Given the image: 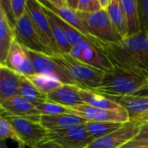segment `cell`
Wrapping results in <instances>:
<instances>
[{
  "mask_svg": "<svg viewBox=\"0 0 148 148\" xmlns=\"http://www.w3.org/2000/svg\"><path fill=\"white\" fill-rule=\"evenodd\" d=\"M105 52L114 66H117L148 78V35L140 32L111 43L94 40Z\"/></svg>",
  "mask_w": 148,
  "mask_h": 148,
  "instance_id": "cell-1",
  "label": "cell"
},
{
  "mask_svg": "<svg viewBox=\"0 0 148 148\" xmlns=\"http://www.w3.org/2000/svg\"><path fill=\"white\" fill-rule=\"evenodd\" d=\"M147 80L146 76L114 66L104 73L101 87L95 91L108 97L129 96L140 88Z\"/></svg>",
  "mask_w": 148,
  "mask_h": 148,
  "instance_id": "cell-2",
  "label": "cell"
},
{
  "mask_svg": "<svg viewBox=\"0 0 148 148\" xmlns=\"http://www.w3.org/2000/svg\"><path fill=\"white\" fill-rule=\"evenodd\" d=\"M52 57L65 69L80 88L95 91L101 87L104 71L87 65L69 54H56Z\"/></svg>",
  "mask_w": 148,
  "mask_h": 148,
  "instance_id": "cell-3",
  "label": "cell"
},
{
  "mask_svg": "<svg viewBox=\"0 0 148 148\" xmlns=\"http://www.w3.org/2000/svg\"><path fill=\"white\" fill-rule=\"evenodd\" d=\"M77 14L83 29L94 40L111 43L119 42L122 40L112 24L107 10H101L91 14L77 11Z\"/></svg>",
  "mask_w": 148,
  "mask_h": 148,
  "instance_id": "cell-4",
  "label": "cell"
},
{
  "mask_svg": "<svg viewBox=\"0 0 148 148\" xmlns=\"http://www.w3.org/2000/svg\"><path fill=\"white\" fill-rule=\"evenodd\" d=\"M15 37L16 40L27 49L42 53L49 56L55 55L54 52L44 43L37 33L27 11L25 15L16 23Z\"/></svg>",
  "mask_w": 148,
  "mask_h": 148,
  "instance_id": "cell-5",
  "label": "cell"
},
{
  "mask_svg": "<svg viewBox=\"0 0 148 148\" xmlns=\"http://www.w3.org/2000/svg\"><path fill=\"white\" fill-rule=\"evenodd\" d=\"M1 116H3L10 123L21 141L29 147L33 148L38 143L47 139L49 131L39 122H35L4 113H2Z\"/></svg>",
  "mask_w": 148,
  "mask_h": 148,
  "instance_id": "cell-6",
  "label": "cell"
},
{
  "mask_svg": "<svg viewBox=\"0 0 148 148\" xmlns=\"http://www.w3.org/2000/svg\"><path fill=\"white\" fill-rule=\"evenodd\" d=\"M69 55L75 59L104 72L114 67L105 52L94 42V40L83 42L73 47Z\"/></svg>",
  "mask_w": 148,
  "mask_h": 148,
  "instance_id": "cell-7",
  "label": "cell"
},
{
  "mask_svg": "<svg viewBox=\"0 0 148 148\" xmlns=\"http://www.w3.org/2000/svg\"><path fill=\"white\" fill-rule=\"evenodd\" d=\"M25 51L32 62L36 74L56 78L59 80L62 84H70L77 86L75 81L69 75V73L65 70V69L61 66L57 62H56L52 56L42 53L31 51L27 49H25Z\"/></svg>",
  "mask_w": 148,
  "mask_h": 148,
  "instance_id": "cell-8",
  "label": "cell"
},
{
  "mask_svg": "<svg viewBox=\"0 0 148 148\" xmlns=\"http://www.w3.org/2000/svg\"><path fill=\"white\" fill-rule=\"evenodd\" d=\"M26 11L29 16L34 27L44 42V43L54 52L58 54L56 41L54 39L51 25L46 14L44 7L39 0H27Z\"/></svg>",
  "mask_w": 148,
  "mask_h": 148,
  "instance_id": "cell-9",
  "label": "cell"
},
{
  "mask_svg": "<svg viewBox=\"0 0 148 148\" xmlns=\"http://www.w3.org/2000/svg\"><path fill=\"white\" fill-rule=\"evenodd\" d=\"M85 124L49 132L46 140H53L63 148H88L94 139L88 134Z\"/></svg>",
  "mask_w": 148,
  "mask_h": 148,
  "instance_id": "cell-10",
  "label": "cell"
},
{
  "mask_svg": "<svg viewBox=\"0 0 148 148\" xmlns=\"http://www.w3.org/2000/svg\"><path fill=\"white\" fill-rule=\"evenodd\" d=\"M71 113L76 114L88 121H101V122H117L127 123L130 121V115L125 109L109 110L95 108L88 104H82L69 108Z\"/></svg>",
  "mask_w": 148,
  "mask_h": 148,
  "instance_id": "cell-11",
  "label": "cell"
},
{
  "mask_svg": "<svg viewBox=\"0 0 148 148\" xmlns=\"http://www.w3.org/2000/svg\"><path fill=\"white\" fill-rule=\"evenodd\" d=\"M140 126L141 123L130 121L114 133L94 140L88 148H121L136 137Z\"/></svg>",
  "mask_w": 148,
  "mask_h": 148,
  "instance_id": "cell-12",
  "label": "cell"
},
{
  "mask_svg": "<svg viewBox=\"0 0 148 148\" xmlns=\"http://www.w3.org/2000/svg\"><path fill=\"white\" fill-rule=\"evenodd\" d=\"M0 107L2 110L1 113L40 123L42 114L34 105L27 101L19 95L10 97L3 102H1Z\"/></svg>",
  "mask_w": 148,
  "mask_h": 148,
  "instance_id": "cell-13",
  "label": "cell"
},
{
  "mask_svg": "<svg viewBox=\"0 0 148 148\" xmlns=\"http://www.w3.org/2000/svg\"><path fill=\"white\" fill-rule=\"evenodd\" d=\"M3 66L25 77L36 74L32 62L28 56L25 49L16 39L10 46Z\"/></svg>",
  "mask_w": 148,
  "mask_h": 148,
  "instance_id": "cell-14",
  "label": "cell"
},
{
  "mask_svg": "<svg viewBox=\"0 0 148 148\" xmlns=\"http://www.w3.org/2000/svg\"><path fill=\"white\" fill-rule=\"evenodd\" d=\"M40 3L44 7H46L49 10L54 12L56 16L61 17L62 20L69 23L75 29H76L77 30L82 32L83 35L92 39V37L89 36L88 33L86 32V30L83 29L82 22L78 16L77 11L70 9L66 4L65 0H41Z\"/></svg>",
  "mask_w": 148,
  "mask_h": 148,
  "instance_id": "cell-15",
  "label": "cell"
},
{
  "mask_svg": "<svg viewBox=\"0 0 148 148\" xmlns=\"http://www.w3.org/2000/svg\"><path fill=\"white\" fill-rule=\"evenodd\" d=\"M87 122L88 121L74 114L42 115L40 119V124L49 132L66 129Z\"/></svg>",
  "mask_w": 148,
  "mask_h": 148,
  "instance_id": "cell-16",
  "label": "cell"
},
{
  "mask_svg": "<svg viewBox=\"0 0 148 148\" xmlns=\"http://www.w3.org/2000/svg\"><path fill=\"white\" fill-rule=\"evenodd\" d=\"M79 89L80 88L75 85L62 84L51 93L48 94L47 96L49 101L70 108L83 104L79 95Z\"/></svg>",
  "mask_w": 148,
  "mask_h": 148,
  "instance_id": "cell-17",
  "label": "cell"
},
{
  "mask_svg": "<svg viewBox=\"0 0 148 148\" xmlns=\"http://www.w3.org/2000/svg\"><path fill=\"white\" fill-rule=\"evenodd\" d=\"M15 39V29L3 6L0 3V66L4 65L9 50Z\"/></svg>",
  "mask_w": 148,
  "mask_h": 148,
  "instance_id": "cell-18",
  "label": "cell"
},
{
  "mask_svg": "<svg viewBox=\"0 0 148 148\" xmlns=\"http://www.w3.org/2000/svg\"><path fill=\"white\" fill-rule=\"evenodd\" d=\"M20 75L5 66H0V103L19 95Z\"/></svg>",
  "mask_w": 148,
  "mask_h": 148,
  "instance_id": "cell-19",
  "label": "cell"
},
{
  "mask_svg": "<svg viewBox=\"0 0 148 148\" xmlns=\"http://www.w3.org/2000/svg\"><path fill=\"white\" fill-rule=\"evenodd\" d=\"M108 98L121 105L128 112L130 115V121H134L138 116L148 113V98L147 97H136L129 95Z\"/></svg>",
  "mask_w": 148,
  "mask_h": 148,
  "instance_id": "cell-20",
  "label": "cell"
},
{
  "mask_svg": "<svg viewBox=\"0 0 148 148\" xmlns=\"http://www.w3.org/2000/svg\"><path fill=\"white\" fill-rule=\"evenodd\" d=\"M79 95L83 103L95 108L109 109V110H120L123 108L121 105H119L110 98L100 93H97L96 91L94 90H87V89L80 88Z\"/></svg>",
  "mask_w": 148,
  "mask_h": 148,
  "instance_id": "cell-21",
  "label": "cell"
},
{
  "mask_svg": "<svg viewBox=\"0 0 148 148\" xmlns=\"http://www.w3.org/2000/svg\"><path fill=\"white\" fill-rule=\"evenodd\" d=\"M107 12L118 34L122 39L127 38L128 36L127 23L120 0H111V3L107 9Z\"/></svg>",
  "mask_w": 148,
  "mask_h": 148,
  "instance_id": "cell-22",
  "label": "cell"
},
{
  "mask_svg": "<svg viewBox=\"0 0 148 148\" xmlns=\"http://www.w3.org/2000/svg\"><path fill=\"white\" fill-rule=\"evenodd\" d=\"M19 95L35 107L49 101L47 95L39 90L27 77L20 76Z\"/></svg>",
  "mask_w": 148,
  "mask_h": 148,
  "instance_id": "cell-23",
  "label": "cell"
},
{
  "mask_svg": "<svg viewBox=\"0 0 148 148\" xmlns=\"http://www.w3.org/2000/svg\"><path fill=\"white\" fill-rule=\"evenodd\" d=\"M120 2L127 19L128 36H133L140 34L141 30H140L139 11H138V1L120 0Z\"/></svg>",
  "mask_w": 148,
  "mask_h": 148,
  "instance_id": "cell-24",
  "label": "cell"
},
{
  "mask_svg": "<svg viewBox=\"0 0 148 148\" xmlns=\"http://www.w3.org/2000/svg\"><path fill=\"white\" fill-rule=\"evenodd\" d=\"M45 9L48 11V13L53 17V19L56 21V23L59 25L61 29L63 31L68 42L72 46V48L78 45V44H80V43H82V42H87V41H89V40L93 41V39L88 37L85 35H83L82 32H80L79 30L75 29L73 26H71L69 23H68L67 22L62 20L58 16H56L54 12H52L51 10H49L46 7H45Z\"/></svg>",
  "mask_w": 148,
  "mask_h": 148,
  "instance_id": "cell-25",
  "label": "cell"
},
{
  "mask_svg": "<svg viewBox=\"0 0 148 148\" xmlns=\"http://www.w3.org/2000/svg\"><path fill=\"white\" fill-rule=\"evenodd\" d=\"M124 124L117 122L88 121L85 126L88 134L93 137L94 140H96L114 133V131L120 129Z\"/></svg>",
  "mask_w": 148,
  "mask_h": 148,
  "instance_id": "cell-26",
  "label": "cell"
},
{
  "mask_svg": "<svg viewBox=\"0 0 148 148\" xmlns=\"http://www.w3.org/2000/svg\"><path fill=\"white\" fill-rule=\"evenodd\" d=\"M27 0H1L0 3L3 6L4 10L15 29L16 22L21 19L26 13Z\"/></svg>",
  "mask_w": 148,
  "mask_h": 148,
  "instance_id": "cell-27",
  "label": "cell"
},
{
  "mask_svg": "<svg viewBox=\"0 0 148 148\" xmlns=\"http://www.w3.org/2000/svg\"><path fill=\"white\" fill-rule=\"evenodd\" d=\"M27 78L45 95L51 93L52 91L62 85V83L56 78L39 74H35L33 75L28 76Z\"/></svg>",
  "mask_w": 148,
  "mask_h": 148,
  "instance_id": "cell-28",
  "label": "cell"
},
{
  "mask_svg": "<svg viewBox=\"0 0 148 148\" xmlns=\"http://www.w3.org/2000/svg\"><path fill=\"white\" fill-rule=\"evenodd\" d=\"M44 10L46 11V14H47V16L49 17V23H50V25H51V29H52L54 39L56 41V47H57L58 54H69L71 49H72V46L68 42L63 31L61 29L59 25L56 23V21L53 19V17L48 13L45 7H44Z\"/></svg>",
  "mask_w": 148,
  "mask_h": 148,
  "instance_id": "cell-29",
  "label": "cell"
},
{
  "mask_svg": "<svg viewBox=\"0 0 148 148\" xmlns=\"http://www.w3.org/2000/svg\"><path fill=\"white\" fill-rule=\"evenodd\" d=\"M42 115H54L61 114H72L71 110L69 108H66L62 105L57 104L51 101H48L42 104H40L36 107Z\"/></svg>",
  "mask_w": 148,
  "mask_h": 148,
  "instance_id": "cell-30",
  "label": "cell"
},
{
  "mask_svg": "<svg viewBox=\"0 0 148 148\" xmlns=\"http://www.w3.org/2000/svg\"><path fill=\"white\" fill-rule=\"evenodd\" d=\"M6 139H10L14 141L21 143V140L17 135L16 132L10 125V123L3 117L1 116L0 118V140L1 141H4Z\"/></svg>",
  "mask_w": 148,
  "mask_h": 148,
  "instance_id": "cell-31",
  "label": "cell"
},
{
  "mask_svg": "<svg viewBox=\"0 0 148 148\" xmlns=\"http://www.w3.org/2000/svg\"><path fill=\"white\" fill-rule=\"evenodd\" d=\"M138 11L141 32L148 30V0L138 1Z\"/></svg>",
  "mask_w": 148,
  "mask_h": 148,
  "instance_id": "cell-32",
  "label": "cell"
},
{
  "mask_svg": "<svg viewBox=\"0 0 148 148\" xmlns=\"http://www.w3.org/2000/svg\"><path fill=\"white\" fill-rule=\"evenodd\" d=\"M101 10V7L99 0H79L78 12L91 14Z\"/></svg>",
  "mask_w": 148,
  "mask_h": 148,
  "instance_id": "cell-33",
  "label": "cell"
},
{
  "mask_svg": "<svg viewBox=\"0 0 148 148\" xmlns=\"http://www.w3.org/2000/svg\"><path fill=\"white\" fill-rule=\"evenodd\" d=\"M134 140L143 141V142L148 143V124H147V123L141 124L140 132L136 135V137L134 139Z\"/></svg>",
  "mask_w": 148,
  "mask_h": 148,
  "instance_id": "cell-34",
  "label": "cell"
},
{
  "mask_svg": "<svg viewBox=\"0 0 148 148\" xmlns=\"http://www.w3.org/2000/svg\"><path fill=\"white\" fill-rule=\"evenodd\" d=\"M33 148H63L61 147L59 144H57L56 142L53 141V140H45L40 143H38L36 146H35Z\"/></svg>",
  "mask_w": 148,
  "mask_h": 148,
  "instance_id": "cell-35",
  "label": "cell"
},
{
  "mask_svg": "<svg viewBox=\"0 0 148 148\" xmlns=\"http://www.w3.org/2000/svg\"><path fill=\"white\" fill-rule=\"evenodd\" d=\"M121 148H148V143L143 141L131 140Z\"/></svg>",
  "mask_w": 148,
  "mask_h": 148,
  "instance_id": "cell-36",
  "label": "cell"
},
{
  "mask_svg": "<svg viewBox=\"0 0 148 148\" xmlns=\"http://www.w3.org/2000/svg\"><path fill=\"white\" fill-rule=\"evenodd\" d=\"M133 96H136V97H147V98H148V80L147 82L140 88H139L133 95Z\"/></svg>",
  "mask_w": 148,
  "mask_h": 148,
  "instance_id": "cell-37",
  "label": "cell"
},
{
  "mask_svg": "<svg viewBox=\"0 0 148 148\" xmlns=\"http://www.w3.org/2000/svg\"><path fill=\"white\" fill-rule=\"evenodd\" d=\"M66 1V4L72 10L77 11L78 9V3H79V0H65Z\"/></svg>",
  "mask_w": 148,
  "mask_h": 148,
  "instance_id": "cell-38",
  "label": "cell"
},
{
  "mask_svg": "<svg viewBox=\"0 0 148 148\" xmlns=\"http://www.w3.org/2000/svg\"><path fill=\"white\" fill-rule=\"evenodd\" d=\"M134 121H137V122H140V123H141V124H142V123L148 122V113L138 116L137 118H135V119L134 120Z\"/></svg>",
  "mask_w": 148,
  "mask_h": 148,
  "instance_id": "cell-39",
  "label": "cell"
},
{
  "mask_svg": "<svg viewBox=\"0 0 148 148\" xmlns=\"http://www.w3.org/2000/svg\"><path fill=\"white\" fill-rule=\"evenodd\" d=\"M99 2H100L101 10H107L108 7L109 6V4H110V3H111V0H99Z\"/></svg>",
  "mask_w": 148,
  "mask_h": 148,
  "instance_id": "cell-40",
  "label": "cell"
},
{
  "mask_svg": "<svg viewBox=\"0 0 148 148\" xmlns=\"http://www.w3.org/2000/svg\"><path fill=\"white\" fill-rule=\"evenodd\" d=\"M17 148H27V147H26V145H25L24 143L21 142V143H19V144H18V147H17Z\"/></svg>",
  "mask_w": 148,
  "mask_h": 148,
  "instance_id": "cell-41",
  "label": "cell"
},
{
  "mask_svg": "<svg viewBox=\"0 0 148 148\" xmlns=\"http://www.w3.org/2000/svg\"><path fill=\"white\" fill-rule=\"evenodd\" d=\"M0 148H7V147H6V146H5V144H4V141H1Z\"/></svg>",
  "mask_w": 148,
  "mask_h": 148,
  "instance_id": "cell-42",
  "label": "cell"
},
{
  "mask_svg": "<svg viewBox=\"0 0 148 148\" xmlns=\"http://www.w3.org/2000/svg\"><path fill=\"white\" fill-rule=\"evenodd\" d=\"M146 33H147V35H148V30H147V32H146Z\"/></svg>",
  "mask_w": 148,
  "mask_h": 148,
  "instance_id": "cell-43",
  "label": "cell"
},
{
  "mask_svg": "<svg viewBox=\"0 0 148 148\" xmlns=\"http://www.w3.org/2000/svg\"><path fill=\"white\" fill-rule=\"evenodd\" d=\"M146 123H147V124H148V122H146Z\"/></svg>",
  "mask_w": 148,
  "mask_h": 148,
  "instance_id": "cell-44",
  "label": "cell"
}]
</instances>
